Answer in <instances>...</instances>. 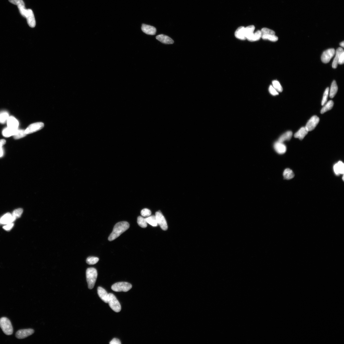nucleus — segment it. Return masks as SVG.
I'll list each match as a JSON object with an SVG mask.
<instances>
[{
	"label": "nucleus",
	"instance_id": "1",
	"mask_svg": "<svg viewBox=\"0 0 344 344\" xmlns=\"http://www.w3.org/2000/svg\"><path fill=\"white\" fill-rule=\"evenodd\" d=\"M129 227L130 224L127 221H121L116 223L109 237V240L111 241L115 239L129 229Z\"/></svg>",
	"mask_w": 344,
	"mask_h": 344
},
{
	"label": "nucleus",
	"instance_id": "2",
	"mask_svg": "<svg viewBox=\"0 0 344 344\" xmlns=\"http://www.w3.org/2000/svg\"><path fill=\"white\" fill-rule=\"evenodd\" d=\"M98 273L97 270L94 268H88L86 271V278L89 289L94 288L97 280Z\"/></svg>",
	"mask_w": 344,
	"mask_h": 344
},
{
	"label": "nucleus",
	"instance_id": "3",
	"mask_svg": "<svg viewBox=\"0 0 344 344\" xmlns=\"http://www.w3.org/2000/svg\"><path fill=\"white\" fill-rule=\"evenodd\" d=\"M0 327L5 335H11L13 333L12 325L9 320L6 317L0 319Z\"/></svg>",
	"mask_w": 344,
	"mask_h": 344
},
{
	"label": "nucleus",
	"instance_id": "4",
	"mask_svg": "<svg viewBox=\"0 0 344 344\" xmlns=\"http://www.w3.org/2000/svg\"><path fill=\"white\" fill-rule=\"evenodd\" d=\"M261 38L264 40H268L273 42H275L278 40V38L275 35V32L270 29L264 28L261 31Z\"/></svg>",
	"mask_w": 344,
	"mask_h": 344
},
{
	"label": "nucleus",
	"instance_id": "5",
	"mask_svg": "<svg viewBox=\"0 0 344 344\" xmlns=\"http://www.w3.org/2000/svg\"><path fill=\"white\" fill-rule=\"evenodd\" d=\"M108 303L111 308L116 312L118 313L121 311V306L120 303L113 293L109 294Z\"/></svg>",
	"mask_w": 344,
	"mask_h": 344
},
{
	"label": "nucleus",
	"instance_id": "6",
	"mask_svg": "<svg viewBox=\"0 0 344 344\" xmlns=\"http://www.w3.org/2000/svg\"><path fill=\"white\" fill-rule=\"evenodd\" d=\"M132 287V284L127 282H119L112 285V289L116 292H127Z\"/></svg>",
	"mask_w": 344,
	"mask_h": 344
},
{
	"label": "nucleus",
	"instance_id": "7",
	"mask_svg": "<svg viewBox=\"0 0 344 344\" xmlns=\"http://www.w3.org/2000/svg\"><path fill=\"white\" fill-rule=\"evenodd\" d=\"M335 52L336 51L334 49H329L323 52L321 57L322 62L325 63L329 62L334 56Z\"/></svg>",
	"mask_w": 344,
	"mask_h": 344
},
{
	"label": "nucleus",
	"instance_id": "8",
	"mask_svg": "<svg viewBox=\"0 0 344 344\" xmlns=\"http://www.w3.org/2000/svg\"><path fill=\"white\" fill-rule=\"evenodd\" d=\"M155 217L157 223L161 228L164 230H167L168 229V225L167 221L161 212L157 211L156 213Z\"/></svg>",
	"mask_w": 344,
	"mask_h": 344
},
{
	"label": "nucleus",
	"instance_id": "9",
	"mask_svg": "<svg viewBox=\"0 0 344 344\" xmlns=\"http://www.w3.org/2000/svg\"><path fill=\"white\" fill-rule=\"evenodd\" d=\"M320 121L319 118L317 116H314L310 119L306 125L305 127L308 131L313 130L317 126Z\"/></svg>",
	"mask_w": 344,
	"mask_h": 344
},
{
	"label": "nucleus",
	"instance_id": "10",
	"mask_svg": "<svg viewBox=\"0 0 344 344\" xmlns=\"http://www.w3.org/2000/svg\"><path fill=\"white\" fill-rule=\"evenodd\" d=\"M44 127V124L42 122H37L30 125L25 130V132L27 134L32 133L42 129Z\"/></svg>",
	"mask_w": 344,
	"mask_h": 344
},
{
	"label": "nucleus",
	"instance_id": "11",
	"mask_svg": "<svg viewBox=\"0 0 344 344\" xmlns=\"http://www.w3.org/2000/svg\"><path fill=\"white\" fill-rule=\"evenodd\" d=\"M34 332L32 329H22L16 332V337L19 339H24L33 334Z\"/></svg>",
	"mask_w": 344,
	"mask_h": 344
},
{
	"label": "nucleus",
	"instance_id": "12",
	"mask_svg": "<svg viewBox=\"0 0 344 344\" xmlns=\"http://www.w3.org/2000/svg\"><path fill=\"white\" fill-rule=\"evenodd\" d=\"M25 18L27 19L28 25L32 28H34L36 25V22L32 11L28 9L26 11Z\"/></svg>",
	"mask_w": 344,
	"mask_h": 344
},
{
	"label": "nucleus",
	"instance_id": "13",
	"mask_svg": "<svg viewBox=\"0 0 344 344\" xmlns=\"http://www.w3.org/2000/svg\"><path fill=\"white\" fill-rule=\"evenodd\" d=\"M16 219L9 213L5 214L0 219V223L3 224H7L13 223Z\"/></svg>",
	"mask_w": 344,
	"mask_h": 344
},
{
	"label": "nucleus",
	"instance_id": "14",
	"mask_svg": "<svg viewBox=\"0 0 344 344\" xmlns=\"http://www.w3.org/2000/svg\"><path fill=\"white\" fill-rule=\"evenodd\" d=\"M141 29L144 33L150 35H154L156 34V31L155 27L144 24L142 25Z\"/></svg>",
	"mask_w": 344,
	"mask_h": 344
},
{
	"label": "nucleus",
	"instance_id": "15",
	"mask_svg": "<svg viewBox=\"0 0 344 344\" xmlns=\"http://www.w3.org/2000/svg\"><path fill=\"white\" fill-rule=\"evenodd\" d=\"M274 147L277 153L280 154H283L286 152L287 147L283 142H277L274 145Z\"/></svg>",
	"mask_w": 344,
	"mask_h": 344
},
{
	"label": "nucleus",
	"instance_id": "16",
	"mask_svg": "<svg viewBox=\"0 0 344 344\" xmlns=\"http://www.w3.org/2000/svg\"><path fill=\"white\" fill-rule=\"evenodd\" d=\"M156 38L159 41L165 44H173L174 42V40L170 37L164 34L159 35L156 36Z\"/></svg>",
	"mask_w": 344,
	"mask_h": 344
},
{
	"label": "nucleus",
	"instance_id": "17",
	"mask_svg": "<svg viewBox=\"0 0 344 344\" xmlns=\"http://www.w3.org/2000/svg\"><path fill=\"white\" fill-rule=\"evenodd\" d=\"M99 297L105 303H108L109 294L103 288L100 287H98L97 289Z\"/></svg>",
	"mask_w": 344,
	"mask_h": 344
},
{
	"label": "nucleus",
	"instance_id": "18",
	"mask_svg": "<svg viewBox=\"0 0 344 344\" xmlns=\"http://www.w3.org/2000/svg\"><path fill=\"white\" fill-rule=\"evenodd\" d=\"M245 29V27L243 26L239 27L237 29L235 32V36L237 38L243 40L246 39Z\"/></svg>",
	"mask_w": 344,
	"mask_h": 344
},
{
	"label": "nucleus",
	"instance_id": "19",
	"mask_svg": "<svg viewBox=\"0 0 344 344\" xmlns=\"http://www.w3.org/2000/svg\"><path fill=\"white\" fill-rule=\"evenodd\" d=\"M344 52L343 49L341 48H338L335 52V57L332 64V68L334 69L337 68L340 55Z\"/></svg>",
	"mask_w": 344,
	"mask_h": 344
},
{
	"label": "nucleus",
	"instance_id": "20",
	"mask_svg": "<svg viewBox=\"0 0 344 344\" xmlns=\"http://www.w3.org/2000/svg\"><path fill=\"white\" fill-rule=\"evenodd\" d=\"M8 127L14 129H18L19 122L14 117L11 116L7 119Z\"/></svg>",
	"mask_w": 344,
	"mask_h": 344
},
{
	"label": "nucleus",
	"instance_id": "21",
	"mask_svg": "<svg viewBox=\"0 0 344 344\" xmlns=\"http://www.w3.org/2000/svg\"><path fill=\"white\" fill-rule=\"evenodd\" d=\"M308 132V131L306 129L305 127H302L294 134V138H299L300 140H302L307 135Z\"/></svg>",
	"mask_w": 344,
	"mask_h": 344
},
{
	"label": "nucleus",
	"instance_id": "22",
	"mask_svg": "<svg viewBox=\"0 0 344 344\" xmlns=\"http://www.w3.org/2000/svg\"><path fill=\"white\" fill-rule=\"evenodd\" d=\"M293 136V133L291 131H288L281 136L278 139V142L283 143L286 141H289Z\"/></svg>",
	"mask_w": 344,
	"mask_h": 344
},
{
	"label": "nucleus",
	"instance_id": "23",
	"mask_svg": "<svg viewBox=\"0 0 344 344\" xmlns=\"http://www.w3.org/2000/svg\"><path fill=\"white\" fill-rule=\"evenodd\" d=\"M338 86L336 81L334 80L332 82L329 93V97L331 98H333L338 91Z\"/></svg>",
	"mask_w": 344,
	"mask_h": 344
},
{
	"label": "nucleus",
	"instance_id": "24",
	"mask_svg": "<svg viewBox=\"0 0 344 344\" xmlns=\"http://www.w3.org/2000/svg\"><path fill=\"white\" fill-rule=\"evenodd\" d=\"M261 38V32L260 30L256 31L247 39L250 41L254 42L260 39Z\"/></svg>",
	"mask_w": 344,
	"mask_h": 344
},
{
	"label": "nucleus",
	"instance_id": "25",
	"mask_svg": "<svg viewBox=\"0 0 344 344\" xmlns=\"http://www.w3.org/2000/svg\"><path fill=\"white\" fill-rule=\"evenodd\" d=\"M17 130L18 129H11L8 127L3 130V135L5 137H9L11 136H13Z\"/></svg>",
	"mask_w": 344,
	"mask_h": 344
},
{
	"label": "nucleus",
	"instance_id": "26",
	"mask_svg": "<svg viewBox=\"0 0 344 344\" xmlns=\"http://www.w3.org/2000/svg\"><path fill=\"white\" fill-rule=\"evenodd\" d=\"M334 105V103L333 101L331 100L329 101L322 108L321 111H320V113L323 114L328 111L330 110L333 108Z\"/></svg>",
	"mask_w": 344,
	"mask_h": 344
},
{
	"label": "nucleus",
	"instance_id": "27",
	"mask_svg": "<svg viewBox=\"0 0 344 344\" xmlns=\"http://www.w3.org/2000/svg\"><path fill=\"white\" fill-rule=\"evenodd\" d=\"M255 30V27L254 25H250L245 27V31L246 39L248 38L254 33V32Z\"/></svg>",
	"mask_w": 344,
	"mask_h": 344
},
{
	"label": "nucleus",
	"instance_id": "28",
	"mask_svg": "<svg viewBox=\"0 0 344 344\" xmlns=\"http://www.w3.org/2000/svg\"><path fill=\"white\" fill-rule=\"evenodd\" d=\"M145 219L147 223L152 226L156 227L158 225L155 216H150Z\"/></svg>",
	"mask_w": 344,
	"mask_h": 344
},
{
	"label": "nucleus",
	"instance_id": "29",
	"mask_svg": "<svg viewBox=\"0 0 344 344\" xmlns=\"http://www.w3.org/2000/svg\"><path fill=\"white\" fill-rule=\"evenodd\" d=\"M283 176L285 179L289 180L292 179L294 177V174L292 170L288 168L284 171Z\"/></svg>",
	"mask_w": 344,
	"mask_h": 344
},
{
	"label": "nucleus",
	"instance_id": "30",
	"mask_svg": "<svg viewBox=\"0 0 344 344\" xmlns=\"http://www.w3.org/2000/svg\"><path fill=\"white\" fill-rule=\"evenodd\" d=\"M27 135L25 130H17L13 135V138L14 139H19L24 138Z\"/></svg>",
	"mask_w": 344,
	"mask_h": 344
},
{
	"label": "nucleus",
	"instance_id": "31",
	"mask_svg": "<svg viewBox=\"0 0 344 344\" xmlns=\"http://www.w3.org/2000/svg\"><path fill=\"white\" fill-rule=\"evenodd\" d=\"M11 3L18 6L19 9L26 8L25 4L23 0H8Z\"/></svg>",
	"mask_w": 344,
	"mask_h": 344
},
{
	"label": "nucleus",
	"instance_id": "32",
	"mask_svg": "<svg viewBox=\"0 0 344 344\" xmlns=\"http://www.w3.org/2000/svg\"><path fill=\"white\" fill-rule=\"evenodd\" d=\"M138 223L139 225L142 228H146L147 226V223L145 218L141 216L138 218Z\"/></svg>",
	"mask_w": 344,
	"mask_h": 344
},
{
	"label": "nucleus",
	"instance_id": "33",
	"mask_svg": "<svg viewBox=\"0 0 344 344\" xmlns=\"http://www.w3.org/2000/svg\"><path fill=\"white\" fill-rule=\"evenodd\" d=\"M273 86L277 92H282L283 90L281 84L277 80H273L272 82Z\"/></svg>",
	"mask_w": 344,
	"mask_h": 344
},
{
	"label": "nucleus",
	"instance_id": "34",
	"mask_svg": "<svg viewBox=\"0 0 344 344\" xmlns=\"http://www.w3.org/2000/svg\"><path fill=\"white\" fill-rule=\"evenodd\" d=\"M99 260L98 258L94 256H90L86 259V262L87 264L89 265H94L98 263Z\"/></svg>",
	"mask_w": 344,
	"mask_h": 344
},
{
	"label": "nucleus",
	"instance_id": "35",
	"mask_svg": "<svg viewBox=\"0 0 344 344\" xmlns=\"http://www.w3.org/2000/svg\"><path fill=\"white\" fill-rule=\"evenodd\" d=\"M9 118L8 113L3 112L0 113V123H4Z\"/></svg>",
	"mask_w": 344,
	"mask_h": 344
},
{
	"label": "nucleus",
	"instance_id": "36",
	"mask_svg": "<svg viewBox=\"0 0 344 344\" xmlns=\"http://www.w3.org/2000/svg\"><path fill=\"white\" fill-rule=\"evenodd\" d=\"M329 92V88L328 87H327L326 89L324 94H323L322 102V106L324 105L326 102H327L328 96Z\"/></svg>",
	"mask_w": 344,
	"mask_h": 344
},
{
	"label": "nucleus",
	"instance_id": "37",
	"mask_svg": "<svg viewBox=\"0 0 344 344\" xmlns=\"http://www.w3.org/2000/svg\"><path fill=\"white\" fill-rule=\"evenodd\" d=\"M23 212V210L22 208H18L15 210L13 212L12 215L16 219L21 216Z\"/></svg>",
	"mask_w": 344,
	"mask_h": 344
},
{
	"label": "nucleus",
	"instance_id": "38",
	"mask_svg": "<svg viewBox=\"0 0 344 344\" xmlns=\"http://www.w3.org/2000/svg\"><path fill=\"white\" fill-rule=\"evenodd\" d=\"M151 214V212L150 210L147 208L143 209L141 211V215L144 217H149Z\"/></svg>",
	"mask_w": 344,
	"mask_h": 344
},
{
	"label": "nucleus",
	"instance_id": "39",
	"mask_svg": "<svg viewBox=\"0 0 344 344\" xmlns=\"http://www.w3.org/2000/svg\"><path fill=\"white\" fill-rule=\"evenodd\" d=\"M337 164L339 174H343L344 171V165L343 163L341 161H339Z\"/></svg>",
	"mask_w": 344,
	"mask_h": 344
},
{
	"label": "nucleus",
	"instance_id": "40",
	"mask_svg": "<svg viewBox=\"0 0 344 344\" xmlns=\"http://www.w3.org/2000/svg\"><path fill=\"white\" fill-rule=\"evenodd\" d=\"M269 90L270 94L273 96H276L279 95L278 92L274 88L272 85H270V86Z\"/></svg>",
	"mask_w": 344,
	"mask_h": 344
},
{
	"label": "nucleus",
	"instance_id": "41",
	"mask_svg": "<svg viewBox=\"0 0 344 344\" xmlns=\"http://www.w3.org/2000/svg\"><path fill=\"white\" fill-rule=\"evenodd\" d=\"M13 225V223H12L7 224L6 225L4 226L3 227V229L5 230H7V231H8V230H10L12 228Z\"/></svg>",
	"mask_w": 344,
	"mask_h": 344
},
{
	"label": "nucleus",
	"instance_id": "42",
	"mask_svg": "<svg viewBox=\"0 0 344 344\" xmlns=\"http://www.w3.org/2000/svg\"><path fill=\"white\" fill-rule=\"evenodd\" d=\"M344 62V52L341 54L339 57V64L340 65H343Z\"/></svg>",
	"mask_w": 344,
	"mask_h": 344
},
{
	"label": "nucleus",
	"instance_id": "43",
	"mask_svg": "<svg viewBox=\"0 0 344 344\" xmlns=\"http://www.w3.org/2000/svg\"><path fill=\"white\" fill-rule=\"evenodd\" d=\"M110 344H121L120 340L116 338H114L109 343Z\"/></svg>",
	"mask_w": 344,
	"mask_h": 344
},
{
	"label": "nucleus",
	"instance_id": "44",
	"mask_svg": "<svg viewBox=\"0 0 344 344\" xmlns=\"http://www.w3.org/2000/svg\"><path fill=\"white\" fill-rule=\"evenodd\" d=\"M334 172H335V173H336L337 175H339L340 174L339 173V170H338L337 166V164H335L334 165Z\"/></svg>",
	"mask_w": 344,
	"mask_h": 344
},
{
	"label": "nucleus",
	"instance_id": "45",
	"mask_svg": "<svg viewBox=\"0 0 344 344\" xmlns=\"http://www.w3.org/2000/svg\"><path fill=\"white\" fill-rule=\"evenodd\" d=\"M6 142V141L4 139L0 140V146L2 147L3 145L5 144Z\"/></svg>",
	"mask_w": 344,
	"mask_h": 344
},
{
	"label": "nucleus",
	"instance_id": "46",
	"mask_svg": "<svg viewBox=\"0 0 344 344\" xmlns=\"http://www.w3.org/2000/svg\"><path fill=\"white\" fill-rule=\"evenodd\" d=\"M3 154L2 147L0 146V157L2 156Z\"/></svg>",
	"mask_w": 344,
	"mask_h": 344
},
{
	"label": "nucleus",
	"instance_id": "47",
	"mask_svg": "<svg viewBox=\"0 0 344 344\" xmlns=\"http://www.w3.org/2000/svg\"><path fill=\"white\" fill-rule=\"evenodd\" d=\"M344 41H343L342 42H341V43H340V46H341V47H343V48L344 47Z\"/></svg>",
	"mask_w": 344,
	"mask_h": 344
},
{
	"label": "nucleus",
	"instance_id": "48",
	"mask_svg": "<svg viewBox=\"0 0 344 344\" xmlns=\"http://www.w3.org/2000/svg\"><path fill=\"white\" fill-rule=\"evenodd\" d=\"M343 180H344V176L343 177Z\"/></svg>",
	"mask_w": 344,
	"mask_h": 344
}]
</instances>
